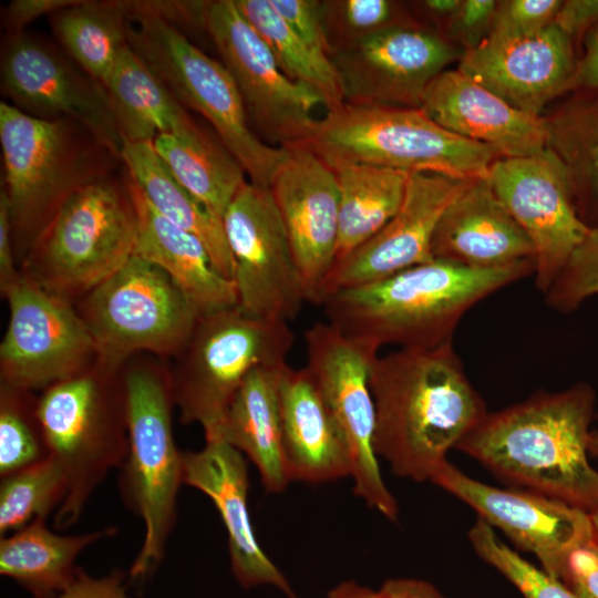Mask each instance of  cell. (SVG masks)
Here are the masks:
<instances>
[{"instance_id": "7bdbcfd3", "label": "cell", "mask_w": 598, "mask_h": 598, "mask_svg": "<svg viewBox=\"0 0 598 598\" xmlns=\"http://www.w3.org/2000/svg\"><path fill=\"white\" fill-rule=\"evenodd\" d=\"M277 13L311 48L331 59L321 0H270Z\"/></svg>"}, {"instance_id": "f5cc1de1", "label": "cell", "mask_w": 598, "mask_h": 598, "mask_svg": "<svg viewBox=\"0 0 598 598\" xmlns=\"http://www.w3.org/2000/svg\"><path fill=\"white\" fill-rule=\"evenodd\" d=\"M327 598H382L379 590L375 591L354 580H344L332 587Z\"/></svg>"}, {"instance_id": "4fadbf2b", "label": "cell", "mask_w": 598, "mask_h": 598, "mask_svg": "<svg viewBox=\"0 0 598 598\" xmlns=\"http://www.w3.org/2000/svg\"><path fill=\"white\" fill-rule=\"evenodd\" d=\"M306 369L346 436L353 493L395 522L399 505L386 487L373 447L375 408L370 370L379 350L347 337L330 323L316 322L305 332Z\"/></svg>"}, {"instance_id": "3957f363", "label": "cell", "mask_w": 598, "mask_h": 598, "mask_svg": "<svg viewBox=\"0 0 598 598\" xmlns=\"http://www.w3.org/2000/svg\"><path fill=\"white\" fill-rule=\"evenodd\" d=\"M535 272V262L472 269L433 259L371 283L337 290L320 305L328 323L380 350L431 349L452 342L475 305Z\"/></svg>"}, {"instance_id": "484cf974", "label": "cell", "mask_w": 598, "mask_h": 598, "mask_svg": "<svg viewBox=\"0 0 598 598\" xmlns=\"http://www.w3.org/2000/svg\"><path fill=\"white\" fill-rule=\"evenodd\" d=\"M279 414L290 482L323 483L350 476L346 436L306 368L282 367Z\"/></svg>"}, {"instance_id": "bcb514c9", "label": "cell", "mask_w": 598, "mask_h": 598, "mask_svg": "<svg viewBox=\"0 0 598 598\" xmlns=\"http://www.w3.org/2000/svg\"><path fill=\"white\" fill-rule=\"evenodd\" d=\"M127 577L128 574L120 569L94 577L79 567L71 585L54 598H130Z\"/></svg>"}, {"instance_id": "e575fe53", "label": "cell", "mask_w": 598, "mask_h": 598, "mask_svg": "<svg viewBox=\"0 0 598 598\" xmlns=\"http://www.w3.org/2000/svg\"><path fill=\"white\" fill-rule=\"evenodd\" d=\"M49 20L65 53L104 85L118 53L127 43L124 2L79 0L50 14Z\"/></svg>"}, {"instance_id": "d6986e66", "label": "cell", "mask_w": 598, "mask_h": 598, "mask_svg": "<svg viewBox=\"0 0 598 598\" xmlns=\"http://www.w3.org/2000/svg\"><path fill=\"white\" fill-rule=\"evenodd\" d=\"M430 482L473 508L518 548L532 553L542 569L555 578L569 554L594 538L588 512L527 489L482 483L448 461Z\"/></svg>"}, {"instance_id": "60d3db41", "label": "cell", "mask_w": 598, "mask_h": 598, "mask_svg": "<svg viewBox=\"0 0 598 598\" xmlns=\"http://www.w3.org/2000/svg\"><path fill=\"white\" fill-rule=\"evenodd\" d=\"M544 295L549 307L565 313L598 295V227L590 229Z\"/></svg>"}, {"instance_id": "ee69618b", "label": "cell", "mask_w": 598, "mask_h": 598, "mask_svg": "<svg viewBox=\"0 0 598 598\" xmlns=\"http://www.w3.org/2000/svg\"><path fill=\"white\" fill-rule=\"evenodd\" d=\"M497 4L495 0H462L446 21L451 38L458 41L464 51L480 45L489 35Z\"/></svg>"}, {"instance_id": "9a60e30c", "label": "cell", "mask_w": 598, "mask_h": 598, "mask_svg": "<svg viewBox=\"0 0 598 598\" xmlns=\"http://www.w3.org/2000/svg\"><path fill=\"white\" fill-rule=\"evenodd\" d=\"M1 94L21 112L86 127L121 158L123 138L105 87L47 39L6 34L0 59Z\"/></svg>"}, {"instance_id": "4dcf8cb0", "label": "cell", "mask_w": 598, "mask_h": 598, "mask_svg": "<svg viewBox=\"0 0 598 598\" xmlns=\"http://www.w3.org/2000/svg\"><path fill=\"white\" fill-rule=\"evenodd\" d=\"M107 527L82 535H59L39 517L0 539V574L34 598H54L75 578V560L92 543L111 536Z\"/></svg>"}, {"instance_id": "cb8c5ba5", "label": "cell", "mask_w": 598, "mask_h": 598, "mask_svg": "<svg viewBox=\"0 0 598 598\" xmlns=\"http://www.w3.org/2000/svg\"><path fill=\"white\" fill-rule=\"evenodd\" d=\"M421 109L444 130L501 157L528 156L547 147L542 116L511 106L457 69H446L429 84Z\"/></svg>"}, {"instance_id": "2e32d148", "label": "cell", "mask_w": 598, "mask_h": 598, "mask_svg": "<svg viewBox=\"0 0 598 598\" xmlns=\"http://www.w3.org/2000/svg\"><path fill=\"white\" fill-rule=\"evenodd\" d=\"M4 299L9 321L0 343V383L41 392L96 361L92 336L73 303L23 277Z\"/></svg>"}, {"instance_id": "f6af8a7d", "label": "cell", "mask_w": 598, "mask_h": 598, "mask_svg": "<svg viewBox=\"0 0 598 598\" xmlns=\"http://www.w3.org/2000/svg\"><path fill=\"white\" fill-rule=\"evenodd\" d=\"M557 579L576 598H598V543L595 538L569 554Z\"/></svg>"}, {"instance_id": "603a6c76", "label": "cell", "mask_w": 598, "mask_h": 598, "mask_svg": "<svg viewBox=\"0 0 598 598\" xmlns=\"http://www.w3.org/2000/svg\"><path fill=\"white\" fill-rule=\"evenodd\" d=\"M183 482L212 499L225 525L230 567L245 589L274 586L287 598H299L281 570L258 544L248 511V472L233 446L206 440L197 452H183Z\"/></svg>"}, {"instance_id": "836d02e7", "label": "cell", "mask_w": 598, "mask_h": 598, "mask_svg": "<svg viewBox=\"0 0 598 598\" xmlns=\"http://www.w3.org/2000/svg\"><path fill=\"white\" fill-rule=\"evenodd\" d=\"M153 145L175 178L223 219L248 178L218 137L203 128L183 136L161 134Z\"/></svg>"}, {"instance_id": "c3c4849f", "label": "cell", "mask_w": 598, "mask_h": 598, "mask_svg": "<svg viewBox=\"0 0 598 598\" xmlns=\"http://www.w3.org/2000/svg\"><path fill=\"white\" fill-rule=\"evenodd\" d=\"M79 0H13L2 12L7 34L20 33L33 20L73 6Z\"/></svg>"}, {"instance_id": "d6a6232c", "label": "cell", "mask_w": 598, "mask_h": 598, "mask_svg": "<svg viewBox=\"0 0 598 598\" xmlns=\"http://www.w3.org/2000/svg\"><path fill=\"white\" fill-rule=\"evenodd\" d=\"M332 169L339 186L337 264L394 216L411 173L368 164H344Z\"/></svg>"}, {"instance_id": "7402d4cb", "label": "cell", "mask_w": 598, "mask_h": 598, "mask_svg": "<svg viewBox=\"0 0 598 598\" xmlns=\"http://www.w3.org/2000/svg\"><path fill=\"white\" fill-rule=\"evenodd\" d=\"M471 181L437 173H411L399 210L375 235L334 265L321 301L337 290L379 281L432 261L431 245L437 223Z\"/></svg>"}, {"instance_id": "ba28073f", "label": "cell", "mask_w": 598, "mask_h": 598, "mask_svg": "<svg viewBox=\"0 0 598 598\" xmlns=\"http://www.w3.org/2000/svg\"><path fill=\"white\" fill-rule=\"evenodd\" d=\"M137 216L124 176L96 181L74 194L39 235L21 276L71 303L134 255Z\"/></svg>"}, {"instance_id": "816d5d0a", "label": "cell", "mask_w": 598, "mask_h": 598, "mask_svg": "<svg viewBox=\"0 0 598 598\" xmlns=\"http://www.w3.org/2000/svg\"><path fill=\"white\" fill-rule=\"evenodd\" d=\"M379 592L382 598H445L434 585L417 578H390Z\"/></svg>"}, {"instance_id": "83f0119b", "label": "cell", "mask_w": 598, "mask_h": 598, "mask_svg": "<svg viewBox=\"0 0 598 598\" xmlns=\"http://www.w3.org/2000/svg\"><path fill=\"white\" fill-rule=\"evenodd\" d=\"M285 364L252 370L219 423L205 434V440L221 441L245 454L257 467L262 486L271 493L282 492L290 483L279 414V380Z\"/></svg>"}, {"instance_id": "9c48e42d", "label": "cell", "mask_w": 598, "mask_h": 598, "mask_svg": "<svg viewBox=\"0 0 598 598\" xmlns=\"http://www.w3.org/2000/svg\"><path fill=\"white\" fill-rule=\"evenodd\" d=\"M127 43L185 109L210 124L248 181L269 187L287 148L258 137L224 64L196 47L178 25L154 14L127 18Z\"/></svg>"}, {"instance_id": "7dc6e473", "label": "cell", "mask_w": 598, "mask_h": 598, "mask_svg": "<svg viewBox=\"0 0 598 598\" xmlns=\"http://www.w3.org/2000/svg\"><path fill=\"white\" fill-rule=\"evenodd\" d=\"M574 43L598 27V0H563L554 23Z\"/></svg>"}, {"instance_id": "e0dca14e", "label": "cell", "mask_w": 598, "mask_h": 598, "mask_svg": "<svg viewBox=\"0 0 598 598\" xmlns=\"http://www.w3.org/2000/svg\"><path fill=\"white\" fill-rule=\"evenodd\" d=\"M488 181L530 240L535 283L545 293L591 229L577 212L568 171L546 147L528 156L496 159Z\"/></svg>"}, {"instance_id": "681fc988", "label": "cell", "mask_w": 598, "mask_h": 598, "mask_svg": "<svg viewBox=\"0 0 598 598\" xmlns=\"http://www.w3.org/2000/svg\"><path fill=\"white\" fill-rule=\"evenodd\" d=\"M22 279L12 244L10 206L7 195L0 192V292L4 298Z\"/></svg>"}, {"instance_id": "8992f818", "label": "cell", "mask_w": 598, "mask_h": 598, "mask_svg": "<svg viewBox=\"0 0 598 598\" xmlns=\"http://www.w3.org/2000/svg\"><path fill=\"white\" fill-rule=\"evenodd\" d=\"M37 413L49 455L68 480V494L53 519L54 528L64 529L78 522L95 488L126 456L124 367L115 369L95 361L41 391Z\"/></svg>"}, {"instance_id": "f35d334b", "label": "cell", "mask_w": 598, "mask_h": 598, "mask_svg": "<svg viewBox=\"0 0 598 598\" xmlns=\"http://www.w3.org/2000/svg\"><path fill=\"white\" fill-rule=\"evenodd\" d=\"M321 7L332 55L390 28L417 22L392 0H321Z\"/></svg>"}, {"instance_id": "ac0fdd59", "label": "cell", "mask_w": 598, "mask_h": 598, "mask_svg": "<svg viewBox=\"0 0 598 598\" xmlns=\"http://www.w3.org/2000/svg\"><path fill=\"white\" fill-rule=\"evenodd\" d=\"M463 53L439 32L414 22L340 50L331 60L344 103L421 109L429 84Z\"/></svg>"}, {"instance_id": "8fae6325", "label": "cell", "mask_w": 598, "mask_h": 598, "mask_svg": "<svg viewBox=\"0 0 598 598\" xmlns=\"http://www.w3.org/2000/svg\"><path fill=\"white\" fill-rule=\"evenodd\" d=\"M74 306L96 361L115 369L138 354L172 359L199 317L165 271L136 255Z\"/></svg>"}, {"instance_id": "f546056e", "label": "cell", "mask_w": 598, "mask_h": 598, "mask_svg": "<svg viewBox=\"0 0 598 598\" xmlns=\"http://www.w3.org/2000/svg\"><path fill=\"white\" fill-rule=\"evenodd\" d=\"M103 86L123 140L153 143L161 134L183 136L204 128L128 43Z\"/></svg>"}, {"instance_id": "4316f807", "label": "cell", "mask_w": 598, "mask_h": 598, "mask_svg": "<svg viewBox=\"0 0 598 598\" xmlns=\"http://www.w3.org/2000/svg\"><path fill=\"white\" fill-rule=\"evenodd\" d=\"M124 179L137 216L135 255L165 271L199 315L238 306L234 281L216 269L204 244L158 214L126 174Z\"/></svg>"}, {"instance_id": "d590c367", "label": "cell", "mask_w": 598, "mask_h": 598, "mask_svg": "<svg viewBox=\"0 0 598 598\" xmlns=\"http://www.w3.org/2000/svg\"><path fill=\"white\" fill-rule=\"evenodd\" d=\"M240 13L252 25L292 81L312 90L327 111L344 103V90L332 60L303 41L277 13L270 0H235Z\"/></svg>"}, {"instance_id": "1f68e13d", "label": "cell", "mask_w": 598, "mask_h": 598, "mask_svg": "<svg viewBox=\"0 0 598 598\" xmlns=\"http://www.w3.org/2000/svg\"><path fill=\"white\" fill-rule=\"evenodd\" d=\"M542 115L547 147L566 166L577 212L598 227V90H575Z\"/></svg>"}, {"instance_id": "f907efd6", "label": "cell", "mask_w": 598, "mask_h": 598, "mask_svg": "<svg viewBox=\"0 0 598 598\" xmlns=\"http://www.w3.org/2000/svg\"><path fill=\"white\" fill-rule=\"evenodd\" d=\"M581 44L576 90H598V27L584 38Z\"/></svg>"}, {"instance_id": "db71d44e", "label": "cell", "mask_w": 598, "mask_h": 598, "mask_svg": "<svg viewBox=\"0 0 598 598\" xmlns=\"http://www.w3.org/2000/svg\"><path fill=\"white\" fill-rule=\"evenodd\" d=\"M462 0H425L419 7L436 20L447 21L460 8Z\"/></svg>"}, {"instance_id": "9f6ffc18", "label": "cell", "mask_w": 598, "mask_h": 598, "mask_svg": "<svg viewBox=\"0 0 598 598\" xmlns=\"http://www.w3.org/2000/svg\"><path fill=\"white\" fill-rule=\"evenodd\" d=\"M589 515L592 525L594 538L598 543V508L590 512Z\"/></svg>"}, {"instance_id": "5bb4252c", "label": "cell", "mask_w": 598, "mask_h": 598, "mask_svg": "<svg viewBox=\"0 0 598 598\" xmlns=\"http://www.w3.org/2000/svg\"><path fill=\"white\" fill-rule=\"evenodd\" d=\"M223 225L238 307L266 320L296 318L308 301L307 291L269 187L247 181L225 212Z\"/></svg>"}, {"instance_id": "52a82bcc", "label": "cell", "mask_w": 598, "mask_h": 598, "mask_svg": "<svg viewBox=\"0 0 598 598\" xmlns=\"http://www.w3.org/2000/svg\"><path fill=\"white\" fill-rule=\"evenodd\" d=\"M330 167L368 164L406 173L487 178L501 155L436 124L422 109L343 103L317 118L299 144Z\"/></svg>"}, {"instance_id": "11a10c76", "label": "cell", "mask_w": 598, "mask_h": 598, "mask_svg": "<svg viewBox=\"0 0 598 598\" xmlns=\"http://www.w3.org/2000/svg\"><path fill=\"white\" fill-rule=\"evenodd\" d=\"M589 453L598 456V432H591L588 443Z\"/></svg>"}, {"instance_id": "b9f144b4", "label": "cell", "mask_w": 598, "mask_h": 598, "mask_svg": "<svg viewBox=\"0 0 598 598\" xmlns=\"http://www.w3.org/2000/svg\"><path fill=\"white\" fill-rule=\"evenodd\" d=\"M561 0L498 1L488 37L523 38L554 23Z\"/></svg>"}, {"instance_id": "277c9868", "label": "cell", "mask_w": 598, "mask_h": 598, "mask_svg": "<svg viewBox=\"0 0 598 598\" xmlns=\"http://www.w3.org/2000/svg\"><path fill=\"white\" fill-rule=\"evenodd\" d=\"M0 143L18 266L61 207L85 186L115 175L121 158L71 120L30 116L0 103Z\"/></svg>"}, {"instance_id": "74e56055", "label": "cell", "mask_w": 598, "mask_h": 598, "mask_svg": "<svg viewBox=\"0 0 598 598\" xmlns=\"http://www.w3.org/2000/svg\"><path fill=\"white\" fill-rule=\"evenodd\" d=\"M34 392L0 383V477L49 456Z\"/></svg>"}, {"instance_id": "44dd1931", "label": "cell", "mask_w": 598, "mask_h": 598, "mask_svg": "<svg viewBox=\"0 0 598 598\" xmlns=\"http://www.w3.org/2000/svg\"><path fill=\"white\" fill-rule=\"evenodd\" d=\"M269 189L301 272L308 301L320 303L336 264L339 186L332 167L307 147L292 145Z\"/></svg>"}, {"instance_id": "7a4b0ae2", "label": "cell", "mask_w": 598, "mask_h": 598, "mask_svg": "<svg viewBox=\"0 0 598 598\" xmlns=\"http://www.w3.org/2000/svg\"><path fill=\"white\" fill-rule=\"evenodd\" d=\"M595 402L585 383L538 392L487 412L455 448L508 483L590 513L598 508V471L587 455Z\"/></svg>"}, {"instance_id": "6da1fadb", "label": "cell", "mask_w": 598, "mask_h": 598, "mask_svg": "<svg viewBox=\"0 0 598 598\" xmlns=\"http://www.w3.org/2000/svg\"><path fill=\"white\" fill-rule=\"evenodd\" d=\"M370 389L375 454L394 474L415 482L430 481L487 413L452 342L378 355Z\"/></svg>"}, {"instance_id": "8d00e7d4", "label": "cell", "mask_w": 598, "mask_h": 598, "mask_svg": "<svg viewBox=\"0 0 598 598\" xmlns=\"http://www.w3.org/2000/svg\"><path fill=\"white\" fill-rule=\"evenodd\" d=\"M68 494V480L52 457L1 477L0 534L13 533L59 508Z\"/></svg>"}, {"instance_id": "ab89813d", "label": "cell", "mask_w": 598, "mask_h": 598, "mask_svg": "<svg viewBox=\"0 0 598 598\" xmlns=\"http://www.w3.org/2000/svg\"><path fill=\"white\" fill-rule=\"evenodd\" d=\"M468 540L478 557L507 578L524 598H576L560 580L504 544L482 518L470 528Z\"/></svg>"}, {"instance_id": "f1b7e54d", "label": "cell", "mask_w": 598, "mask_h": 598, "mask_svg": "<svg viewBox=\"0 0 598 598\" xmlns=\"http://www.w3.org/2000/svg\"><path fill=\"white\" fill-rule=\"evenodd\" d=\"M121 161L127 177L155 210L195 235L206 247L216 269L234 281V262L223 219L175 178L153 143L123 140Z\"/></svg>"}, {"instance_id": "ffe728a7", "label": "cell", "mask_w": 598, "mask_h": 598, "mask_svg": "<svg viewBox=\"0 0 598 598\" xmlns=\"http://www.w3.org/2000/svg\"><path fill=\"white\" fill-rule=\"evenodd\" d=\"M579 55L554 24L523 38L487 37L464 51L457 70L511 106L540 117L551 101L576 90Z\"/></svg>"}, {"instance_id": "d4e9b609", "label": "cell", "mask_w": 598, "mask_h": 598, "mask_svg": "<svg viewBox=\"0 0 598 598\" xmlns=\"http://www.w3.org/2000/svg\"><path fill=\"white\" fill-rule=\"evenodd\" d=\"M431 249L434 259L472 269L535 262L530 240L497 198L488 177L471 181L447 206Z\"/></svg>"}, {"instance_id": "5b68a950", "label": "cell", "mask_w": 598, "mask_h": 598, "mask_svg": "<svg viewBox=\"0 0 598 598\" xmlns=\"http://www.w3.org/2000/svg\"><path fill=\"white\" fill-rule=\"evenodd\" d=\"M128 445L120 467L118 489L127 508L144 523V538L128 571L145 580L163 559L176 522V501L183 482V452L173 433L168 364L138 354L124 365Z\"/></svg>"}, {"instance_id": "7c38bea8", "label": "cell", "mask_w": 598, "mask_h": 598, "mask_svg": "<svg viewBox=\"0 0 598 598\" xmlns=\"http://www.w3.org/2000/svg\"><path fill=\"white\" fill-rule=\"evenodd\" d=\"M203 27L236 83L258 137L280 147L301 143L317 120L315 110L323 107L321 99L281 71L235 0L205 1Z\"/></svg>"}, {"instance_id": "30bf717a", "label": "cell", "mask_w": 598, "mask_h": 598, "mask_svg": "<svg viewBox=\"0 0 598 598\" xmlns=\"http://www.w3.org/2000/svg\"><path fill=\"white\" fill-rule=\"evenodd\" d=\"M293 343L288 322L245 313L238 306L199 315L168 364L171 390L183 424L204 434L221 420L247 375L286 363Z\"/></svg>"}]
</instances>
